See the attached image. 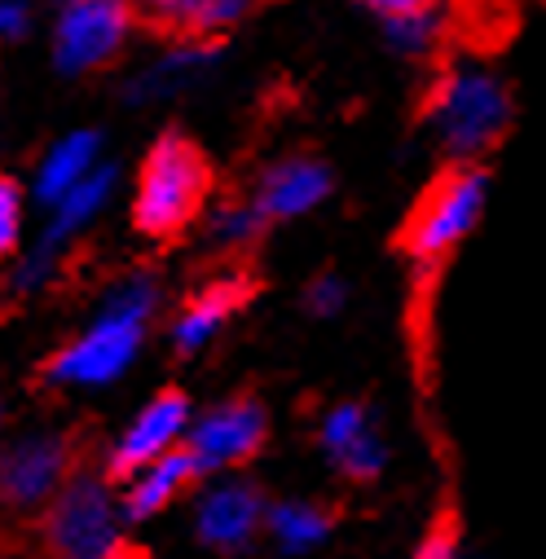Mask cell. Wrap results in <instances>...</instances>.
Masks as SVG:
<instances>
[{
  "label": "cell",
  "mask_w": 546,
  "mask_h": 559,
  "mask_svg": "<svg viewBox=\"0 0 546 559\" xmlns=\"http://www.w3.org/2000/svg\"><path fill=\"white\" fill-rule=\"evenodd\" d=\"M19 229H23V194L14 181H0V255L14 251Z\"/></svg>",
  "instance_id": "obj_23"
},
{
  "label": "cell",
  "mask_w": 546,
  "mask_h": 559,
  "mask_svg": "<svg viewBox=\"0 0 546 559\" xmlns=\"http://www.w3.org/2000/svg\"><path fill=\"white\" fill-rule=\"evenodd\" d=\"M264 437H269L264 405L251 396H234L194 414V424L186 432V454L199 476H234L242 463L260 454Z\"/></svg>",
  "instance_id": "obj_6"
},
{
  "label": "cell",
  "mask_w": 546,
  "mask_h": 559,
  "mask_svg": "<svg viewBox=\"0 0 546 559\" xmlns=\"http://www.w3.org/2000/svg\"><path fill=\"white\" fill-rule=\"evenodd\" d=\"M485 207H489V177L476 164H459L432 186V194L419 203L415 221H410V234H405L410 255L419 264L446 260L480 225Z\"/></svg>",
  "instance_id": "obj_5"
},
{
  "label": "cell",
  "mask_w": 546,
  "mask_h": 559,
  "mask_svg": "<svg viewBox=\"0 0 546 559\" xmlns=\"http://www.w3.org/2000/svg\"><path fill=\"white\" fill-rule=\"evenodd\" d=\"M361 5L388 23V19H405V14H419V10H437V0H361Z\"/></svg>",
  "instance_id": "obj_25"
},
{
  "label": "cell",
  "mask_w": 546,
  "mask_h": 559,
  "mask_svg": "<svg viewBox=\"0 0 546 559\" xmlns=\"http://www.w3.org/2000/svg\"><path fill=\"white\" fill-rule=\"evenodd\" d=\"M159 313L155 273L136 269L106 292L97 318L49 361V379L62 388H106L128 374L146 344V326Z\"/></svg>",
  "instance_id": "obj_1"
},
{
  "label": "cell",
  "mask_w": 546,
  "mask_h": 559,
  "mask_svg": "<svg viewBox=\"0 0 546 559\" xmlns=\"http://www.w3.org/2000/svg\"><path fill=\"white\" fill-rule=\"evenodd\" d=\"M264 493L242 476H212L190 507V533L212 555H242L264 533Z\"/></svg>",
  "instance_id": "obj_8"
},
{
  "label": "cell",
  "mask_w": 546,
  "mask_h": 559,
  "mask_svg": "<svg viewBox=\"0 0 546 559\" xmlns=\"http://www.w3.org/2000/svg\"><path fill=\"white\" fill-rule=\"evenodd\" d=\"M415 559H463V550H459V542H454L450 533H432V537L415 550Z\"/></svg>",
  "instance_id": "obj_26"
},
{
  "label": "cell",
  "mask_w": 546,
  "mask_h": 559,
  "mask_svg": "<svg viewBox=\"0 0 546 559\" xmlns=\"http://www.w3.org/2000/svg\"><path fill=\"white\" fill-rule=\"evenodd\" d=\"M216 62H221V53H216L212 45H203V40L173 45V49L155 53L142 71H132V80H128L123 93H128V102H136V106L173 102V97L194 93L199 84H207L212 71H216Z\"/></svg>",
  "instance_id": "obj_14"
},
{
  "label": "cell",
  "mask_w": 546,
  "mask_h": 559,
  "mask_svg": "<svg viewBox=\"0 0 546 559\" xmlns=\"http://www.w3.org/2000/svg\"><path fill=\"white\" fill-rule=\"evenodd\" d=\"M194 424V414H190V401L181 392H159L155 401H146L142 409H136L123 432L115 437L110 445V472L119 476H132V472H142L177 450H186V432Z\"/></svg>",
  "instance_id": "obj_10"
},
{
  "label": "cell",
  "mask_w": 546,
  "mask_h": 559,
  "mask_svg": "<svg viewBox=\"0 0 546 559\" xmlns=\"http://www.w3.org/2000/svg\"><path fill=\"white\" fill-rule=\"evenodd\" d=\"M318 445L327 463L348 480H375L388 467V441L379 432V418L361 401H340L322 414Z\"/></svg>",
  "instance_id": "obj_12"
},
{
  "label": "cell",
  "mask_w": 546,
  "mask_h": 559,
  "mask_svg": "<svg viewBox=\"0 0 546 559\" xmlns=\"http://www.w3.org/2000/svg\"><path fill=\"white\" fill-rule=\"evenodd\" d=\"M71 450L58 432H32L0 454V493L14 507L54 502L67 489Z\"/></svg>",
  "instance_id": "obj_13"
},
{
  "label": "cell",
  "mask_w": 546,
  "mask_h": 559,
  "mask_svg": "<svg viewBox=\"0 0 546 559\" xmlns=\"http://www.w3.org/2000/svg\"><path fill=\"white\" fill-rule=\"evenodd\" d=\"M344 305H348V287H344V277H335V273L313 277L309 292H305V309L313 318H335V313H344Z\"/></svg>",
  "instance_id": "obj_22"
},
{
  "label": "cell",
  "mask_w": 546,
  "mask_h": 559,
  "mask_svg": "<svg viewBox=\"0 0 546 559\" xmlns=\"http://www.w3.org/2000/svg\"><path fill=\"white\" fill-rule=\"evenodd\" d=\"M102 168V136L93 128H80V132H67L45 151L40 168H36V199L45 207L62 203L75 186H84L93 173Z\"/></svg>",
  "instance_id": "obj_15"
},
{
  "label": "cell",
  "mask_w": 546,
  "mask_h": 559,
  "mask_svg": "<svg viewBox=\"0 0 546 559\" xmlns=\"http://www.w3.org/2000/svg\"><path fill=\"white\" fill-rule=\"evenodd\" d=\"M32 27L27 0H0V40H19Z\"/></svg>",
  "instance_id": "obj_24"
},
{
  "label": "cell",
  "mask_w": 546,
  "mask_h": 559,
  "mask_svg": "<svg viewBox=\"0 0 546 559\" xmlns=\"http://www.w3.org/2000/svg\"><path fill=\"white\" fill-rule=\"evenodd\" d=\"M331 199V168L322 159H309V155H287V159H273L247 203L256 207V216L264 225H283V221H305L313 216L322 203Z\"/></svg>",
  "instance_id": "obj_11"
},
{
  "label": "cell",
  "mask_w": 546,
  "mask_h": 559,
  "mask_svg": "<svg viewBox=\"0 0 546 559\" xmlns=\"http://www.w3.org/2000/svg\"><path fill=\"white\" fill-rule=\"evenodd\" d=\"M238 305H242V283H234V277L203 287V292L177 313V322H173V344H177V353L194 357V353L212 348V344L221 340V331L229 326V318L238 313Z\"/></svg>",
  "instance_id": "obj_17"
},
{
  "label": "cell",
  "mask_w": 546,
  "mask_h": 559,
  "mask_svg": "<svg viewBox=\"0 0 546 559\" xmlns=\"http://www.w3.org/2000/svg\"><path fill=\"white\" fill-rule=\"evenodd\" d=\"M194 463H190V454L186 450H177V454H168V459H159V463H151V467H142V472H132L128 476V485H123V515L128 520H151V515H159V511H168L190 485H194Z\"/></svg>",
  "instance_id": "obj_18"
},
{
  "label": "cell",
  "mask_w": 546,
  "mask_h": 559,
  "mask_svg": "<svg viewBox=\"0 0 546 559\" xmlns=\"http://www.w3.org/2000/svg\"><path fill=\"white\" fill-rule=\"evenodd\" d=\"M110 194H115V168H97L84 186H75L62 203H54L49 207V225H45V234H40V242H36V251L19 264V273H14V287H45L49 277H54V264H58V251L67 247V242H75L102 212H106V203H110Z\"/></svg>",
  "instance_id": "obj_9"
},
{
  "label": "cell",
  "mask_w": 546,
  "mask_h": 559,
  "mask_svg": "<svg viewBox=\"0 0 546 559\" xmlns=\"http://www.w3.org/2000/svg\"><path fill=\"white\" fill-rule=\"evenodd\" d=\"M136 5L164 27H177L190 36H216L238 27L256 10V0H136Z\"/></svg>",
  "instance_id": "obj_19"
},
{
  "label": "cell",
  "mask_w": 546,
  "mask_h": 559,
  "mask_svg": "<svg viewBox=\"0 0 546 559\" xmlns=\"http://www.w3.org/2000/svg\"><path fill=\"white\" fill-rule=\"evenodd\" d=\"M331 528H335V515L313 498H283V502H269L264 511V537L287 559L318 555L331 542Z\"/></svg>",
  "instance_id": "obj_16"
},
{
  "label": "cell",
  "mask_w": 546,
  "mask_h": 559,
  "mask_svg": "<svg viewBox=\"0 0 546 559\" xmlns=\"http://www.w3.org/2000/svg\"><path fill=\"white\" fill-rule=\"evenodd\" d=\"M207 229H212V238H216L221 247L234 251V247H251L269 225H264V221L256 216V207L242 199V203H225V207H216Z\"/></svg>",
  "instance_id": "obj_21"
},
{
  "label": "cell",
  "mask_w": 546,
  "mask_h": 559,
  "mask_svg": "<svg viewBox=\"0 0 546 559\" xmlns=\"http://www.w3.org/2000/svg\"><path fill=\"white\" fill-rule=\"evenodd\" d=\"M45 533L58 559H119L123 502L97 476L67 480V489L49 507Z\"/></svg>",
  "instance_id": "obj_4"
},
{
  "label": "cell",
  "mask_w": 546,
  "mask_h": 559,
  "mask_svg": "<svg viewBox=\"0 0 546 559\" xmlns=\"http://www.w3.org/2000/svg\"><path fill=\"white\" fill-rule=\"evenodd\" d=\"M132 32V0H62L54 27V62L67 75H88L119 58Z\"/></svg>",
  "instance_id": "obj_7"
},
{
  "label": "cell",
  "mask_w": 546,
  "mask_h": 559,
  "mask_svg": "<svg viewBox=\"0 0 546 559\" xmlns=\"http://www.w3.org/2000/svg\"><path fill=\"white\" fill-rule=\"evenodd\" d=\"M507 128H511V93L498 71H489L476 58H463L437 80L428 97V132L450 159L476 164L485 151L502 142Z\"/></svg>",
  "instance_id": "obj_2"
},
{
  "label": "cell",
  "mask_w": 546,
  "mask_h": 559,
  "mask_svg": "<svg viewBox=\"0 0 546 559\" xmlns=\"http://www.w3.org/2000/svg\"><path fill=\"white\" fill-rule=\"evenodd\" d=\"M207 199V164L186 136H159L151 146L132 194V221L142 234H177L186 229Z\"/></svg>",
  "instance_id": "obj_3"
},
{
  "label": "cell",
  "mask_w": 546,
  "mask_h": 559,
  "mask_svg": "<svg viewBox=\"0 0 546 559\" xmlns=\"http://www.w3.org/2000/svg\"><path fill=\"white\" fill-rule=\"evenodd\" d=\"M441 32H446V19H441L437 10H419V14H405V19H388V23H383L388 45H392L396 53H405V58L432 53L437 40H441Z\"/></svg>",
  "instance_id": "obj_20"
}]
</instances>
